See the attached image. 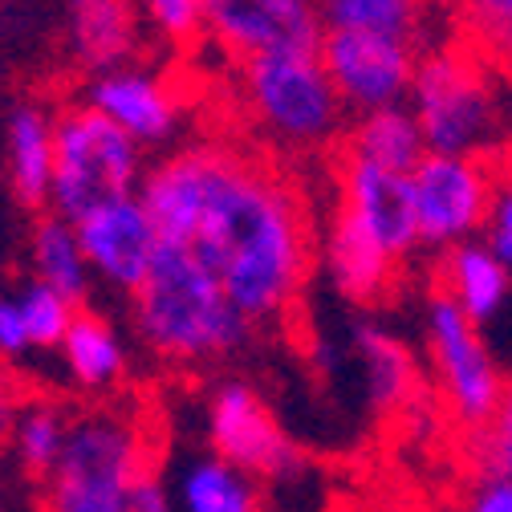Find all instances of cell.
<instances>
[{"mask_svg": "<svg viewBox=\"0 0 512 512\" xmlns=\"http://www.w3.org/2000/svg\"><path fill=\"white\" fill-rule=\"evenodd\" d=\"M126 297L135 338L175 370L216 366L240 354L256 334L220 277L179 244H159L147 277Z\"/></svg>", "mask_w": 512, "mask_h": 512, "instance_id": "obj_2", "label": "cell"}, {"mask_svg": "<svg viewBox=\"0 0 512 512\" xmlns=\"http://www.w3.org/2000/svg\"><path fill=\"white\" fill-rule=\"evenodd\" d=\"M33 350L29 330H25V317L13 293H0V362H17Z\"/></svg>", "mask_w": 512, "mask_h": 512, "instance_id": "obj_32", "label": "cell"}, {"mask_svg": "<svg viewBox=\"0 0 512 512\" xmlns=\"http://www.w3.org/2000/svg\"><path fill=\"white\" fill-rule=\"evenodd\" d=\"M464 512H512V476L476 472L464 488Z\"/></svg>", "mask_w": 512, "mask_h": 512, "instance_id": "obj_31", "label": "cell"}, {"mask_svg": "<svg viewBox=\"0 0 512 512\" xmlns=\"http://www.w3.org/2000/svg\"><path fill=\"white\" fill-rule=\"evenodd\" d=\"M204 439L212 456L252 472L261 484L293 480L305 472V452L248 378L212 382L204 399Z\"/></svg>", "mask_w": 512, "mask_h": 512, "instance_id": "obj_9", "label": "cell"}, {"mask_svg": "<svg viewBox=\"0 0 512 512\" xmlns=\"http://www.w3.org/2000/svg\"><path fill=\"white\" fill-rule=\"evenodd\" d=\"M338 151L354 155L362 163H378V167L411 175L427 155V139L419 131L415 110L407 102H395V106H382V110L354 114Z\"/></svg>", "mask_w": 512, "mask_h": 512, "instance_id": "obj_20", "label": "cell"}, {"mask_svg": "<svg viewBox=\"0 0 512 512\" xmlns=\"http://www.w3.org/2000/svg\"><path fill=\"white\" fill-rule=\"evenodd\" d=\"M309 5H322V0H309Z\"/></svg>", "mask_w": 512, "mask_h": 512, "instance_id": "obj_34", "label": "cell"}, {"mask_svg": "<svg viewBox=\"0 0 512 512\" xmlns=\"http://www.w3.org/2000/svg\"><path fill=\"white\" fill-rule=\"evenodd\" d=\"M171 496L175 512H265L261 480L212 452L179 472Z\"/></svg>", "mask_w": 512, "mask_h": 512, "instance_id": "obj_22", "label": "cell"}, {"mask_svg": "<svg viewBox=\"0 0 512 512\" xmlns=\"http://www.w3.org/2000/svg\"><path fill=\"white\" fill-rule=\"evenodd\" d=\"M512 82L460 37L419 49L407 106L427 151L512 155Z\"/></svg>", "mask_w": 512, "mask_h": 512, "instance_id": "obj_3", "label": "cell"}, {"mask_svg": "<svg viewBox=\"0 0 512 512\" xmlns=\"http://www.w3.org/2000/svg\"><path fill=\"white\" fill-rule=\"evenodd\" d=\"M423 334H427V374L439 407L456 427L476 431L504 395V374L484 342L480 322L439 289H431L423 305Z\"/></svg>", "mask_w": 512, "mask_h": 512, "instance_id": "obj_7", "label": "cell"}, {"mask_svg": "<svg viewBox=\"0 0 512 512\" xmlns=\"http://www.w3.org/2000/svg\"><path fill=\"white\" fill-rule=\"evenodd\" d=\"M435 289L452 297L472 322H492L512 293V269L476 236L435 252Z\"/></svg>", "mask_w": 512, "mask_h": 512, "instance_id": "obj_18", "label": "cell"}, {"mask_svg": "<svg viewBox=\"0 0 512 512\" xmlns=\"http://www.w3.org/2000/svg\"><path fill=\"white\" fill-rule=\"evenodd\" d=\"M354 358L362 366V387H366V403L378 419H399L411 415L423 403V366L411 354V346L403 338H395L391 330L362 322L354 330Z\"/></svg>", "mask_w": 512, "mask_h": 512, "instance_id": "obj_17", "label": "cell"}, {"mask_svg": "<svg viewBox=\"0 0 512 512\" xmlns=\"http://www.w3.org/2000/svg\"><path fill=\"white\" fill-rule=\"evenodd\" d=\"M29 261H33V277L37 281L57 289L61 297H70L74 305L86 301V293L94 285V273H90V261L82 252L74 220L57 216L53 208L37 212L33 232H29Z\"/></svg>", "mask_w": 512, "mask_h": 512, "instance_id": "obj_23", "label": "cell"}, {"mask_svg": "<svg viewBox=\"0 0 512 512\" xmlns=\"http://www.w3.org/2000/svg\"><path fill=\"white\" fill-rule=\"evenodd\" d=\"M326 33L309 0H204V41L232 66L273 53H317Z\"/></svg>", "mask_w": 512, "mask_h": 512, "instance_id": "obj_11", "label": "cell"}, {"mask_svg": "<svg viewBox=\"0 0 512 512\" xmlns=\"http://www.w3.org/2000/svg\"><path fill=\"white\" fill-rule=\"evenodd\" d=\"M143 147L86 102L53 110V196L49 208L66 220L90 208L135 196L143 183Z\"/></svg>", "mask_w": 512, "mask_h": 512, "instance_id": "obj_6", "label": "cell"}, {"mask_svg": "<svg viewBox=\"0 0 512 512\" xmlns=\"http://www.w3.org/2000/svg\"><path fill=\"white\" fill-rule=\"evenodd\" d=\"M419 41L403 33H374V29H330L322 33L317 57L346 102L350 114L382 110L407 102L411 82H415V61H419Z\"/></svg>", "mask_w": 512, "mask_h": 512, "instance_id": "obj_10", "label": "cell"}, {"mask_svg": "<svg viewBox=\"0 0 512 512\" xmlns=\"http://www.w3.org/2000/svg\"><path fill=\"white\" fill-rule=\"evenodd\" d=\"M236 102L273 155H334L350 126L317 53H273L236 66Z\"/></svg>", "mask_w": 512, "mask_h": 512, "instance_id": "obj_4", "label": "cell"}, {"mask_svg": "<svg viewBox=\"0 0 512 512\" xmlns=\"http://www.w3.org/2000/svg\"><path fill=\"white\" fill-rule=\"evenodd\" d=\"M5 175L13 200L29 212H45L53 196V110L21 102L5 126Z\"/></svg>", "mask_w": 512, "mask_h": 512, "instance_id": "obj_19", "label": "cell"}, {"mask_svg": "<svg viewBox=\"0 0 512 512\" xmlns=\"http://www.w3.org/2000/svg\"><path fill=\"white\" fill-rule=\"evenodd\" d=\"M147 37L139 0H70L66 9V53L86 78L139 61Z\"/></svg>", "mask_w": 512, "mask_h": 512, "instance_id": "obj_16", "label": "cell"}, {"mask_svg": "<svg viewBox=\"0 0 512 512\" xmlns=\"http://www.w3.org/2000/svg\"><path fill=\"white\" fill-rule=\"evenodd\" d=\"M480 240L512 269V167L500 175V187H496V196H492V208H488V220H484Z\"/></svg>", "mask_w": 512, "mask_h": 512, "instance_id": "obj_30", "label": "cell"}, {"mask_svg": "<svg viewBox=\"0 0 512 512\" xmlns=\"http://www.w3.org/2000/svg\"><path fill=\"white\" fill-rule=\"evenodd\" d=\"M61 354V370L70 374V382L86 395H106L114 391L118 382L126 378V342L118 338V330L106 322L102 313H90V309H78L74 322L66 330L57 346Z\"/></svg>", "mask_w": 512, "mask_h": 512, "instance_id": "obj_21", "label": "cell"}, {"mask_svg": "<svg viewBox=\"0 0 512 512\" xmlns=\"http://www.w3.org/2000/svg\"><path fill=\"white\" fill-rule=\"evenodd\" d=\"M317 265L330 277L338 297L362 309L391 301L403 285V261H395L387 248L374 244L358 224H350L334 208L317 232Z\"/></svg>", "mask_w": 512, "mask_h": 512, "instance_id": "obj_15", "label": "cell"}, {"mask_svg": "<svg viewBox=\"0 0 512 512\" xmlns=\"http://www.w3.org/2000/svg\"><path fill=\"white\" fill-rule=\"evenodd\" d=\"M21 407H25V399H21V391L13 387V382L0 374V447H5L9 439H13V427H17V415H21Z\"/></svg>", "mask_w": 512, "mask_h": 512, "instance_id": "obj_33", "label": "cell"}, {"mask_svg": "<svg viewBox=\"0 0 512 512\" xmlns=\"http://www.w3.org/2000/svg\"><path fill=\"white\" fill-rule=\"evenodd\" d=\"M147 29L167 49H196L204 41V0H139Z\"/></svg>", "mask_w": 512, "mask_h": 512, "instance_id": "obj_28", "label": "cell"}, {"mask_svg": "<svg viewBox=\"0 0 512 512\" xmlns=\"http://www.w3.org/2000/svg\"><path fill=\"white\" fill-rule=\"evenodd\" d=\"M317 9L330 29H374L419 41L431 0H322Z\"/></svg>", "mask_w": 512, "mask_h": 512, "instance_id": "obj_26", "label": "cell"}, {"mask_svg": "<svg viewBox=\"0 0 512 512\" xmlns=\"http://www.w3.org/2000/svg\"><path fill=\"white\" fill-rule=\"evenodd\" d=\"M17 305H21V317H25V330H29V342L33 350H57L61 338H66L74 313L82 305H74L70 297H61L57 289H49L45 281H25L17 293Z\"/></svg>", "mask_w": 512, "mask_h": 512, "instance_id": "obj_27", "label": "cell"}, {"mask_svg": "<svg viewBox=\"0 0 512 512\" xmlns=\"http://www.w3.org/2000/svg\"><path fill=\"white\" fill-rule=\"evenodd\" d=\"M456 37L512 82V0H443Z\"/></svg>", "mask_w": 512, "mask_h": 512, "instance_id": "obj_25", "label": "cell"}, {"mask_svg": "<svg viewBox=\"0 0 512 512\" xmlns=\"http://www.w3.org/2000/svg\"><path fill=\"white\" fill-rule=\"evenodd\" d=\"M82 102L106 114L143 151L171 147L183 135V122H187L183 86L167 70L147 66V61H126V66L90 74L82 86Z\"/></svg>", "mask_w": 512, "mask_h": 512, "instance_id": "obj_12", "label": "cell"}, {"mask_svg": "<svg viewBox=\"0 0 512 512\" xmlns=\"http://www.w3.org/2000/svg\"><path fill=\"white\" fill-rule=\"evenodd\" d=\"M330 208L342 212L350 224H358L374 244H382L403 265L411 252H419L415 200H411L407 171H391V167L362 163L354 155L334 151V204Z\"/></svg>", "mask_w": 512, "mask_h": 512, "instance_id": "obj_13", "label": "cell"}, {"mask_svg": "<svg viewBox=\"0 0 512 512\" xmlns=\"http://www.w3.org/2000/svg\"><path fill=\"white\" fill-rule=\"evenodd\" d=\"M468 456L476 472L512 476V382L504 387L492 415L476 431H468Z\"/></svg>", "mask_w": 512, "mask_h": 512, "instance_id": "obj_29", "label": "cell"}, {"mask_svg": "<svg viewBox=\"0 0 512 512\" xmlns=\"http://www.w3.org/2000/svg\"><path fill=\"white\" fill-rule=\"evenodd\" d=\"M70 427H74V415L61 407V403H53V399H25L9 447H13L21 472H25L37 488L49 480V472H53L57 460H61V452H66Z\"/></svg>", "mask_w": 512, "mask_h": 512, "instance_id": "obj_24", "label": "cell"}, {"mask_svg": "<svg viewBox=\"0 0 512 512\" xmlns=\"http://www.w3.org/2000/svg\"><path fill=\"white\" fill-rule=\"evenodd\" d=\"M512 167V155H439L427 151L411 171V200L419 248L443 252L452 244L476 240L484 232L500 175Z\"/></svg>", "mask_w": 512, "mask_h": 512, "instance_id": "obj_8", "label": "cell"}, {"mask_svg": "<svg viewBox=\"0 0 512 512\" xmlns=\"http://www.w3.org/2000/svg\"><path fill=\"white\" fill-rule=\"evenodd\" d=\"M159 240L196 252L252 326L297 309L317 265L305 191L240 139H196L167 151L139 183Z\"/></svg>", "mask_w": 512, "mask_h": 512, "instance_id": "obj_1", "label": "cell"}, {"mask_svg": "<svg viewBox=\"0 0 512 512\" xmlns=\"http://www.w3.org/2000/svg\"><path fill=\"white\" fill-rule=\"evenodd\" d=\"M155 472L151 427L131 411L98 407L74 415L66 452L41 484L45 512H122L131 488Z\"/></svg>", "mask_w": 512, "mask_h": 512, "instance_id": "obj_5", "label": "cell"}, {"mask_svg": "<svg viewBox=\"0 0 512 512\" xmlns=\"http://www.w3.org/2000/svg\"><path fill=\"white\" fill-rule=\"evenodd\" d=\"M82 252L90 261L94 281L118 289V293H135L139 281L147 277L155 252H159V228L147 212V204L135 196H118L106 200L98 208H90L86 216L74 220Z\"/></svg>", "mask_w": 512, "mask_h": 512, "instance_id": "obj_14", "label": "cell"}]
</instances>
